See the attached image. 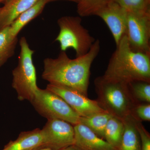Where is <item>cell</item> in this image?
Here are the masks:
<instances>
[{
  "label": "cell",
  "mask_w": 150,
  "mask_h": 150,
  "mask_svg": "<svg viewBox=\"0 0 150 150\" xmlns=\"http://www.w3.org/2000/svg\"><path fill=\"white\" fill-rule=\"evenodd\" d=\"M124 131L118 150H141V140L134 118L130 115L123 121Z\"/></svg>",
  "instance_id": "cell-15"
},
{
  "label": "cell",
  "mask_w": 150,
  "mask_h": 150,
  "mask_svg": "<svg viewBox=\"0 0 150 150\" xmlns=\"http://www.w3.org/2000/svg\"><path fill=\"white\" fill-rule=\"evenodd\" d=\"M126 35L130 47L136 52L150 54V12L126 11Z\"/></svg>",
  "instance_id": "cell-7"
},
{
  "label": "cell",
  "mask_w": 150,
  "mask_h": 150,
  "mask_svg": "<svg viewBox=\"0 0 150 150\" xmlns=\"http://www.w3.org/2000/svg\"><path fill=\"white\" fill-rule=\"evenodd\" d=\"M61 150H84L81 148L75 145H71Z\"/></svg>",
  "instance_id": "cell-24"
},
{
  "label": "cell",
  "mask_w": 150,
  "mask_h": 150,
  "mask_svg": "<svg viewBox=\"0 0 150 150\" xmlns=\"http://www.w3.org/2000/svg\"><path fill=\"white\" fill-rule=\"evenodd\" d=\"M18 36L11 34L10 26L0 30V68L15 54Z\"/></svg>",
  "instance_id": "cell-16"
},
{
  "label": "cell",
  "mask_w": 150,
  "mask_h": 150,
  "mask_svg": "<svg viewBox=\"0 0 150 150\" xmlns=\"http://www.w3.org/2000/svg\"><path fill=\"white\" fill-rule=\"evenodd\" d=\"M41 131L43 139L41 147L61 150L74 145V126L67 121L56 118L48 119Z\"/></svg>",
  "instance_id": "cell-8"
},
{
  "label": "cell",
  "mask_w": 150,
  "mask_h": 150,
  "mask_svg": "<svg viewBox=\"0 0 150 150\" xmlns=\"http://www.w3.org/2000/svg\"><path fill=\"white\" fill-rule=\"evenodd\" d=\"M113 0H81L77 4L78 13L81 17L96 16Z\"/></svg>",
  "instance_id": "cell-19"
},
{
  "label": "cell",
  "mask_w": 150,
  "mask_h": 150,
  "mask_svg": "<svg viewBox=\"0 0 150 150\" xmlns=\"http://www.w3.org/2000/svg\"><path fill=\"white\" fill-rule=\"evenodd\" d=\"M74 145L84 150H117L81 123L74 126Z\"/></svg>",
  "instance_id": "cell-11"
},
{
  "label": "cell",
  "mask_w": 150,
  "mask_h": 150,
  "mask_svg": "<svg viewBox=\"0 0 150 150\" xmlns=\"http://www.w3.org/2000/svg\"><path fill=\"white\" fill-rule=\"evenodd\" d=\"M43 144L41 130L36 129L21 132L16 140L10 141L2 150H32L41 147Z\"/></svg>",
  "instance_id": "cell-13"
},
{
  "label": "cell",
  "mask_w": 150,
  "mask_h": 150,
  "mask_svg": "<svg viewBox=\"0 0 150 150\" xmlns=\"http://www.w3.org/2000/svg\"><path fill=\"white\" fill-rule=\"evenodd\" d=\"M20 52L17 66L12 71L13 88L16 91L19 100L31 101L39 88L33 56L35 51L30 47L26 38L19 40Z\"/></svg>",
  "instance_id": "cell-4"
},
{
  "label": "cell",
  "mask_w": 150,
  "mask_h": 150,
  "mask_svg": "<svg viewBox=\"0 0 150 150\" xmlns=\"http://www.w3.org/2000/svg\"><path fill=\"white\" fill-rule=\"evenodd\" d=\"M135 126L139 135L141 150H150V135L143 126L142 122L134 119Z\"/></svg>",
  "instance_id": "cell-23"
},
{
  "label": "cell",
  "mask_w": 150,
  "mask_h": 150,
  "mask_svg": "<svg viewBox=\"0 0 150 150\" xmlns=\"http://www.w3.org/2000/svg\"><path fill=\"white\" fill-rule=\"evenodd\" d=\"M32 150H55L52 149H50L49 148L44 147H39L37 148V149H34Z\"/></svg>",
  "instance_id": "cell-26"
},
{
  "label": "cell",
  "mask_w": 150,
  "mask_h": 150,
  "mask_svg": "<svg viewBox=\"0 0 150 150\" xmlns=\"http://www.w3.org/2000/svg\"><path fill=\"white\" fill-rule=\"evenodd\" d=\"M116 46L102 76L128 84L137 81L150 82V54L132 50L126 35Z\"/></svg>",
  "instance_id": "cell-2"
},
{
  "label": "cell",
  "mask_w": 150,
  "mask_h": 150,
  "mask_svg": "<svg viewBox=\"0 0 150 150\" xmlns=\"http://www.w3.org/2000/svg\"><path fill=\"white\" fill-rule=\"evenodd\" d=\"M69 1L73 2H75L77 3V4H78V3L81 0H48V3H49L51 2L56 1Z\"/></svg>",
  "instance_id": "cell-25"
},
{
  "label": "cell",
  "mask_w": 150,
  "mask_h": 150,
  "mask_svg": "<svg viewBox=\"0 0 150 150\" xmlns=\"http://www.w3.org/2000/svg\"><path fill=\"white\" fill-rule=\"evenodd\" d=\"M124 131L123 121L112 116L105 127L104 139L113 148L118 150L121 146Z\"/></svg>",
  "instance_id": "cell-17"
},
{
  "label": "cell",
  "mask_w": 150,
  "mask_h": 150,
  "mask_svg": "<svg viewBox=\"0 0 150 150\" xmlns=\"http://www.w3.org/2000/svg\"><path fill=\"white\" fill-rule=\"evenodd\" d=\"M1 0H0V4H1Z\"/></svg>",
  "instance_id": "cell-28"
},
{
  "label": "cell",
  "mask_w": 150,
  "mask_h": 150,
  "mask_svg": "<svg viewBox=\"0 0 150 150\" xmlns=\"http://www.w3.org/2000/svg\"><path fill=\"white\" fill-rule=\"evenodd\" d=\"M46 88L61 97L80 117H88L106 111L96 100L90 99L74 89L51 83L47 85Z\"/></svg>",
  "instance_id": "cell-9"
},
{
  "label": "cell",
  "mask_w": 150,
  "mask_h": 150,
  "mask_svg": "<svg viewBox=\"0 0 150 150\" xmlns=\"http://www.w3.org/2000/svg\"><path fill=\"white\" fill-rule=\"evenodd\" d=\"M30 102L38 113L47 120L61 119L73 126L79 122L80 116L61 97L47 89L38 88Z\"/></svg>",
  "instance_id": "cell-6"
},
{
  "label": "cell",
  "mask_w": 150,
  "mask_h": 150,
  "mask_svg": "<svg viewBox=\"0 0 150 150\" xmlns=\"http://www.w3.org/2000/svg\"><path fill=\"white\" fill-rule=\"evenodd\" d=\"M127 12H150V0H113Z\"/></svg>",
  "instance_id": "cell-21"
},
{
  "label": "cell",
  "mask_w": 150,
  "mask_h": 150,
  "mask_svg": "<svg viewBox=\"0 0 150 150\" xmlns=\"http://www.w3.org/2000/svg\"><path fill=\"white\" fill-rule=\"evenodd\" d=\"M81 23V18L79 16H64L58 20L60 30L55 41L59 43L61 51L72 48L76 57L88 53L96 40Z\"/></svg>",
  "instance_id": "cell-5"
},
{
  "label": "cell",
  "mask_w": 150,
  "mask_h": 150,
  "mask_svg": "<svg viewBox=\"0 0 150 150\" xmlns=\"http://www.w3.org/2000/svg\"><path fill=\"white\" fill-rule=\"evenodd\" d=\"M48 3V0H38L35 4L20 15L10 25L11 34L15 37L18 36L26 25L41 13Z\"/></svg>",
  "instance_id": "cell-14"
},
{
  "label": "cell",
  "mask_w": 150,
  "mask_h": 150,
  "mask_svg": "<svg viewBox=\"0 0 150 150\" xmlns=\"http://www.w3.org/2000/svg\"><path fill=\"white\" fill-rule=\"evenodd\" d=\"M94 85L100 106L121 121L131 115L135 106L141 103L134 98L129 84L109 80L102 76L95 79Z\"/></svg>",
  "instance_id": "cell-3"
},
{
  "label": "cell",
  "mask_w": 150,
  "mask_h": 150,
  "mask_svg": "<svg viewBox=\"0 0 150 150\" xmlns=\"http://www.w3.org/2000/svg\"><path fill=\"white\" fill-rule=\"evenodd\" d=\"M38 0H7L0 8V30L10 26L25 11L35 4Z\"/></svg>",
  "instance_id": "cell-12"
},
{
  "label": "cell",
  "mask_w": 150,
  "mask_h": 150,
  "mask_svg": "<svg viewBox=\"0 0 150 150\" xmlns=\"http://www.w3.org/2000/svg\"><path fill=\"white\" fill-rule=\"evenodd\" d=\"M112 116L106 111L99 112L88 117H80L79 123L86 126L97 136L104 139L105 127Z\"/></svg>",
  "instance_id": "cell-18"
},
{
  "label": "cell",
  "mask_w": 150,
  "mask_h": 150,
  "mask_svg": "<svg viewBox=\"0 0 150 150\" xmlns=\"http://www.w3.org/2000/svg\"><path fill=\"white\" fill-rule=\"evenodd\" d=\"M6 1H7V0H1V3H4L5 2H6Z\"/></svg>",
  "instance_id": "cell-27"
},
{
  "label": "cell",
  "mask_w": 150,
  "mask_h": 150,
  "mask_svg": "<svg viewBox=\"0 0 150 150\" xmlns=\"http://www.w3.org/2000/svg\"><path fill=\"white\" fill-rule=\"evenodd\" d=\"M134 98L139 102L150 103V82L137 81L129 83Z\"/></svg>",
  "instance_id": "cell-20"
},
{
  "label": "cell",
  "mask_w": 150,
  "mask_h": 150,
  "mask_svg": "<svg viewBox=\"0 0 150 150\" xmlns=\"http://www.w3.org/2000/svg\"><path fill=\"white\" fill-rule=\"evenodd\" d=\"M131 116L135 120L142 121H150V104L149 103H139L132 111Z\"/></svg>",
  "instance_id": "cell-22"
},
{
  "label": "cell",
  "mask_w": 150,
  "mask_h": 150,
  "mask_svg": "<svg viewBox=\"0 0 150 150\" xmlns=\"http://www.w3.org/2000/svg\"><path fill=\"white\" fill-rule=\"evenodd\" d=\"M96 16L102 19L107 25L117 45L126 34V11L112 1L100 11Z\"/></svg>",
  "instance_id": "cell-10"
},
{
  "label": "cell",
  "mask_w": 150,
  "mask_h": 150,
  "mask_svg": "<svg viewBox=\"0 0 150 150\" xmlns=\"http://www.w3.org/2000/svg\"><path fill=\"white\" fill-rule=\"evenodd\" d=\"M100 48L97 39L83 56L71 59L66 51H61L55 59L46 58L43 60L42 78L49 83L74 89L88 96L91 68Z\"/></svg>",
  "instance_id": "cell-1"
}]
</instances>
